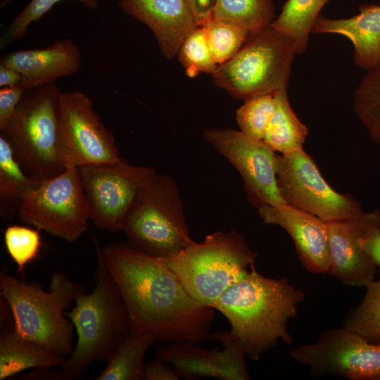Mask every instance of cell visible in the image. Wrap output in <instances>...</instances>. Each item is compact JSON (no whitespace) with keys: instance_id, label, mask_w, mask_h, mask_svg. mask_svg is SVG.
Masks as SVG:
<instances>
[{"instance_id":"obj_3","label":"cell","mask_w":380,"mask_h":380,"mask_svg":"<svg viewBox=\"0 0 380 380\" xmlns=\"http://www.w3.org/2000/svg\"><path fill=\"white\" fill-rule=\"evenodd\" d=\"M96 253L95 287L78 294L75 305L65 315L72 323L77 341L58 372L59 380L82 377L94 362H106L132 330L127 307L103 261L101 248L94 238Z\"/></svg>"},{"instance_id":"obj_36","label":"cell","mask_w":380,"mask_h":380,"mask_svg":"<svg viewBox=\"0 0 380 380\" xmlns=\"http://www.w3.org/2000/svg\"><path fill=\"white\" fill-rule=\"evenodd\" d=\"M198 26L213 18L216 0H186Z\"/></svg>"},{"instance_id":"obj_16","label":"cell","mask_w":380,"mask_h":380,"mask_svg":"<svg viewBox=\"0 0 380 380\" xmlns=\"http://www.w3.org/2000/svg\"><path fill=\"white\" fill-rule=\"evenodd\" d=\"M379 225L380 211L377 210L327 222L330 255L328 274L355 287H365L372 281L376 265L365 250L363 240Z\"/></svg>"},{"instance_id":"obj_1","label":"cell","mask_w":380,"mask_h":380,"mask_svg":"<svg viewBox=\"0 0 380 380\" xmlns=\"http://www.w3.org/2000/svg\"><path fill=\"white\" fill-rule=\"evenodd\" d=\"M129 315L132 329L170 343L210 338L214 309L194 300L160 260L126 243L101 249Z\"/></svg>"},{"instance_id":"obj_34","label":"cell","mask_w":380,"mask_h":380,"mask_svg":"<svg viewBox=\"0 0 380 380\" xmlns=\"http://www.w3.org/2000/svg\"><path fill=\"white\" fill-rule=\"evenodd\" d=\"M27 90L20 84L0 89V130L4 129Z\"/></svg>"},{"instance_id":"obj_23","label":"cell","mask_w":380,"mask_h":380,"mask_svg":"<svg viewBox=\"0 0 380 380\" xmlns=\"http://www.w3.org/2000/svg\"><path fill=\"white\" fill-rule=\"evenodd\" d=\"M276 107L262 141L274 151L288 154L303 149L308 127L291 107L286 89L274 93Z\"/></svg>"},{"instance_id":"obj_15","label":"cell","mask_w":380,"mask_h":380,"mask_svg":"<svg viewBox=\"0 0 380 380\" xmlns=\"http://www.w3.org/2000/svg\"><path fill=\"white\" fill-rule=\"evenodd\" d=\"M210 338L220 341L222 348L207 350L194 342L178 341L160 347L156 358L172 366L179 377L186 379H249L246 356L239 339L230 331H217Z\"/></svg>"},{"instance_id":"obj_33","label":"cell","mask_w":380,"mask_h":380,"mask_svg":"<svg viewBox=\"0 0 380 380\" xmlns=\"http://www.w3.org/2000/svg\"><path fill=\"white\" fill-rule=\"evenodd\" d=\"M39 231L17 224L9 225L4 231L6 248L18 274H23L26 266L38 257L42 246Z\"/></svg>"},{"instance_id":"obj_22","label":"cell","mask_w":380,"mask_h":380,"mask_svg":"<svg viewBox=\"0 0 380 380\" xmlns=\"http://www.w3.org/2000/svg\"><path fill=\"white\" fill-rule=\"evenodd\" d=\"M39 182L27 172L11 141L0 132V216L3 221L18 216L24 194Z\"/></svg>"},{"instance_id":"obj_24","label":"cell","mask_w":380,"mask_h":380,"mask_svg":"<svg viewBox=\"0 0 380 380\" xmlns=\"http://www.w3.org/2000/svg\"><path fill=\"white\" fill-rule=\"evenodd\" d=\"M155 341L151 335L132 329L94 380H144V357Z\"/></svg>"},{"instance_id":"obj_14","label":"cell","mask_w":380,"mask_h":380,"mask_svg":"<svg viewBox=\"0 0 380 380\" xmlns=\"http://www.w3.org/2000/svg\"><path fill=\"white\" fill-rule=\"evenodd\" d=\"M203 136L238 170L254 206L286 204L277 183L278 156L262 140L232 129H206Z\"/></svg>"},{"instance_id":"obj_30","label":"cell","mask_w":380,"mask_h":380,"mask_svg":"<svg viewBox=\"0 0 380 380\" xmlns=\"http://www.w3.org/2000/svg\"><path fill=\"white\" fill-rule=\"evenodd\" d=\"M177 56L189 77L201 73L212 75L218 67L209 47L203 26H197L189 34Z\"/></svg>"},{"instance_id":"obj_18","label":"cell","mask_w":380,"mask_h":380,"mask_svg":"<svg viewBox=\"0 0 380 380\" xmlns=\"http://www.w3.org/2000/svg\"><path fill=\"white\" fill-rule=\"evenodd\" d=\"M119 7L148 27L163 55H177L180 46L198 25L186 0H120Z\"/></svg>"},{"instance_id":"obj_27","label":"cell","mask_w":380,"mask_h":380,"mask_svg":"<svg viewBox=\"0 0 380 380\" xmlns=\"http://www.w3.org/2000/svg\"><path fill=\"white\" fill-rule=\"evenodd\" d=\"M354 110L380 145V65L367 71L354 93Z\"/></svg>"},{"instance_id":"obj_6","label":"cell","mask_w":380,"mask_h":380,"mask_svg":"<svg viewBox=\"0 0 380 380\" xmlns=\"http://www.w3.org/2000/svg\"><path fill=\"white\" fill-rule=\"evenodd\" d=\"M55 82L27 90L4 132L27 172L39 181L65 170L60 156V97Z\"/></svg>"},{"instance_id":"obj_32","label":"cell","mask_w":380,"mask_h":380,"mask_svg":"<svg viewBox=\"0 0 380 380\" xmlns=\"http://www.w3.org/2000/svg\"><path fill=\"white\" fill-rule=\"evenodd\" d=\"M64 0H30L25 7L3 30L0 38V49H4L12 44L26 37L29 26L39 20L56 4ZM82 4L89 10L99 6L97 0H75Z\"/></svg>"},{"instance_id":"obj_10","label":"cell","mask_w":380,"mask_h":380,"mask_svg":"<svg viewBox=\"0 0 380 380\" xmlns=\"http://www.w3.org/2000/svg\"><path fill=\"white\" fill-rule=\"evenodd\" d=\"M89 220L97 229L118 232L139 193L156 175L150 167L122 158L106 165L78 167Z\"/></svg>"},{"instance_id":"obj_12","label":"cell","mask_w":380,"mask_h":380,"mask_svg":"<svg viewBox=\"0 0 380 380\" xmlns=\"http://www.w3.org/2000/svg\"><path fill=\"white\" fill-rule=\"evenodd\" d=\"M277 177L286 204L325 222L350 217L362 211L354 198L339 194L329 185L303 148L278 156Z\"/></svg>"},{"instance_id":"obj_39","label":"cell","mask_w":380,"mask_h":380,"mask_svg":"<svg viewBox=\"0 0 380 380\" xmlns=\"http://www.w3.org/2000/svg\"><path fill=\"white\" fill-rule=\"evenodd\" d=\"M13 1L14 0H3L0 4V8L3 9L4 7L11 4Z\"/></svg>"},{"instance_id":"obj_29","label":"cell","mask_w":380,"mask_h":380,"mask_svg":"<svg viewBox=\"0 0 380 380\" xmlns=\"http://www.w3.org/2000/svg\"><path fill=\"white\" fill-rule=\"evenodd\" d=\"M203 26L209 47L218 65L233 58L251 33L235 23L213 18Z\"/></svg>"},{"instance_id":"obj_37","label":"cell","mask_w":380,"mask_h":380,"mask_svg":"<svg viewBox=\"0 0 380 380\" xmlns=\"http://www.w3.org/2000/svg\"><path fill=\"white\" fill-rule=\"evenodd\" d=\"M363 246L374 264L380 267V225L367 234L363 240Z\"/></svg>"},{"instance_id":"obj_19","label":"cell","mask_w":380,"mask_h":380,"mask_svg":"<svg viewBox=\"0 0 380 380\" xmlns=\"http://www.w3.org/2000/svg\"><path fill=\"white\" fill-rule=\"evenodd\" d=\"M0 64L19 72V84L28 90L75 74L82 67V55L72 39H58L44 48L11 52L1 58Z\"/></svg>"},{"instance_id":"obj_38","label":"cell","mask_w":380,"mask_h":380,"mask_svg":"<svg viewBox=\"0 0 380 380\" xmlns=\"http://www.w3.org/2000/svg\"><path fill=\"white\" fill-rule=\"evenodd\" d=\"M22 75L17 70L0 64V87H13L20 84Z\"/></svg>"},{"instance_id":"obj_20","label":"cell","mask_w":380,"mask_h":380,"mask_svg":"<svg viewBox=\"0 0 380 380\" xmlns=\"http://www.w3.org/2000/svg\"><path fill=\"white\" fill-rule=\"evenodd\" d=\"M359 13L348 18H329L320 15L312 32L337 34L353 45L355 64L366 71L380 65V5L362 4Z\"/></svg>"},{"instance_id":"obj_25","label":"cell","mask_w":380,"mask_h":380,"mask_svg":"<svg viewBox=\"0 0 380 380\" xmlns=\"http://www.w3.org/2000/svg\"><path fill=\"white\" fill-rule=\"evenodd\" d=\"M331 0H286L272 25L293 42L297 54L307 49L309 35L324 6Z\"/></svg>"},{"instance_id":"obj_26","label":"cell","mask_w":380,"mask_h":380,"mask_svg":"<svg viewBox=\"0 0 380 380\" xmlns=\"http://www.w3.org/2000/svg\"><path fill=\"white\" fill-rule=\"evenodd\" d=\"M274 15L272 0H216L213 18L235 23L253 32L270 25Z\"/></svg>"},{"instance_id":"obj_9","label":"cell","mask_w":380,"mask_h":380,"mask_svg":"<svg viewBox=\"0 0 380 380\" xmlns=\"http://www.w3.org/2000/svg\"><path fill=\"white\" fill-rule=\"evenodd\" d=\"M18 217L69 243L79 239L87 230L89 217L78 167H67L28 189Z\"/></svg>"},{"instance_id":"obj_13","label":"cell","mask_w":380,"mask_h":380,"mask_svg":"<svg viewBox=\"0 0 380 380\" xmlns=\"http://www.w3.org/2000/svg\"><path fill=\"white\" fill-rule=\"evenodd\" d=\"M290 355L315 375L380 380V342L369 341L344 327L326 329L315 343L301 345Z\"/></svg>"},{"instance_id":"obj_4","label":"cell","mask_w":380,"mask_h":380,"mask_svg":"<svg viewBox=\"0 0 380 380\" xmlns=\"http://www.w3.org/2000/svg\"><path fill=\"white\" fill-rule=\"evenodd\" d=\"M49 287L46 291L37 282L0 272V295L11 310L15 331L68 357L74 348L75 328L65 311L84 290L61 272L51 275Z\"/></svg>"},{"instance_id":"obj_2","label":"cell","mask_w":380,"mask_h":380,"mask_svg":"<svg viewBox=\"0 0 380 380\" xmlns=\"http://www.w3.org/2000/svg\"><path fill=\"white\" fill-rule=\"evenodd\" d=\"M304 298L286 278L266 277L253 266L210 306L227 319L246 357L258 360L279 339L292 343L288 322L297 316L298 305Z\"/></svg>"},{"instance_id":"obj_7","label":"cell","mask_w":380,"mask_h":380,"mask_svg":"<svg viewBox=\"0 0 380 380\" xmlns=\"http://www.w3.org/2000/svg\"><path fill=\"white\" fill-rule=\"evenodd\" d=\"M293 42L272 24L251 32L237 53L211 75L216 86L246 100L287 89L293 58Z\"/></svg>"},{"instance_id":"obj_31","label":"cell","mask_w":380,"mask_h":380,"mask_svg":"<svg viewBox=\"0 0 380 380\" xmlns=\"http://www.w3.org/2000/svg\"><path fill=\"white\" fill-rule=\"evenodd\" d=\"M275 107L274 94L256 96L244 100V103L236 114L240 131L250 138L262 140Z\"/></svg>"},{"instance_id":"obj_5","label":"cell","mask_w":380,"mask_h":380,"mask_svg":"<svg viewBox=\"0 0 380 380\" xmlns=\"http://www.w3.org/2000/svg\"><path fill=\"white\" fill-rule=\"evenodd\" d=\"M258 255L241 234L231 230L210 234L202 242L159 258L194 300L210 306L249 272Z\"/></svg>"},{"instance_id":"obj_11","label":"cell","mask_w":380,"mask_h":380,"mask_svg":"<svg viewBox=\"0 0 380 380\" xmlns=\"http://www.w3.org/2000/svg\"><path fill=\"white\" fill-rule=\"evenodd\" d=\"M60 128V156L65 168L111 164L122 158L113 134L84 92L62 91Z\"/></svg>"},{"instance_id":"obj_8","label":"cell","mask_w":380,"mask_h":380,"mask_svg":"<svg viewBox=\"0 0 380 380\" xmlns=\"http://www.w3.org/2000/svg\"><path fill=\"white\" fill-rule=\"evenodd\" d=\"M121 231L130 246L158 258L172 255L194 241L178 187L173 179L161 174L139 193Z\"/></svg>"},{"instance_id":"obj_21","label":"cell","mask_w":380,"mask_h":380,"mask_svg":"<svg viewBox=\"0 0 380 380\" xmlns=\"http://www.w3.org/2000/svg\"><path fill=\"white\" fill-rule=\"evenodd\" d=\"M67 357L34 341L24 338L6 327L0 334V380L30 368H61Z\"/></svg>"},{"instance_id":"obj_17","label":"cell","mask_w":380,"mask_h":380,"mask_svg":"<svg viewBox=\"0 0 380 380\" xmlns=\"http://www.w3.org/2000/svg\"><path fill=\"white\" fill-rule=\"evenodd\" d=\"M258 213L265 224L282 227L292 238L298 259L309 272L328 273L330 255L327 222L288 204L262 205Z\"/></svg>"},{"instance_id":"obj_35","label":"cell","mask_w":380,"mask_h":380,"mask_svg":"<svg viewBox=\"0 0 380 380\" xmlns=\"http://www.w3.org/2000/svg\"><path fill=\"white\" fill-rule=\"evenodd\" d=\"M179 378L172 366L158 358L145 362L144 380H178Z\"/></svg>"},{"instance_id":"obj_28","label":"cell","mask_w":380,"mask_h":380,"mask_svg":"<svg viewBox=\"0 0 380 380\" xmlns=\"http://www.w3.org/2000/svg\"><path fill=\"white\" fill-rule=\"evenodd\" d=\"M361 303L348 313L343 327L373 343L380 342V279L366 285Z\"/></svg>"}]
</instances>
